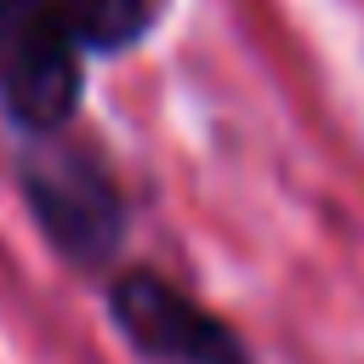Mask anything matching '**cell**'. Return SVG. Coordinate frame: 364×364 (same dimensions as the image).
<instances>
[{
	"mask_svg": "<svg viewBox=\"0 0 364 364\" xmlns=\"http://www.w3.org/2000/svg\"><path fill=\"white\" fill-rule=\"evenodd\" d=\"M80 28H85V46L91 57H125L136 51L154 28H159V11L165 0H68Z\"/></svg>",
	"mask_w": 364,
	"mask_h": 364,
	"instance_id": "obj_4",
	"label": "cell"
},
{
	"mask_svg": "<svg viewBox=\"0 0 364 364\" xmlns=\"http://www.w3.org/2000/svg\"><path fill=\"white\" fill-rule=\"evenodd\" d=\"M11 182L28 222L74 273H114L131 239V199L97 136L80 125L34 142H11Z\"/></svg>",
	"mask_w": 364,
	"mask_h": 364,
	"instance_id": "obj_1",
	"label": "cell"
},
{
	"mask_svg": "<svg viewBox=\"0 0 364 364\" xmlns=\"http://www.w3.org/2000/svg\"><path fill=\"white\" fill-rule=\"evenodd\" d=\"M108 324L142 364H256L245 336L210 313L199 296H188L171 273L148 262H125L108 273L102 290Z\"/></svg>",
	"mask_w": 364,
	"mask_h": 364,
	"instance_id": "obj_3",
	"label": "cell"
},
{
	"mask_svg": "<svg viewBox=\"0 0 364 364\" xmlns=\"http://www.w3.org/2000/svg\"><path fill=\"white\" fill-rule=\"evenodd\" d=\"M85 28L68 0H0V125L11 142L80 125Z\"/></svg>",
	"mask_w": 364,
	"mask_h": 364,
	"instance_id": "obj_2",
	"label": "cell"
}]
</instances>
